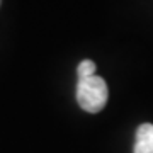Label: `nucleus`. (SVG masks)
I'll return each instance as SVG.
<instances>
[{"instance_id":"nucleus-1","label":"nucleus","mask_w":153,"mask_h":153,"mask_svg":"<svg viewBox=\"0 0 153 153\" xmlns=\"http://www.w3.org/2000/svg\"><path fill=\"white\" fill-rule=\"evenodd\" d=\"M107 99H109V88L102 76H78L76 102L85 112H90V114L100 112L107 104Z\"/></svg>"},{"instance_id":"nucleus-2","label":"nucleus","mask_w":153,"mask_h":153,"mask_svg":"<svg viewBox=\"0 0 153 153\" xmlns=\"http://www.w3.org/2000/svg\"><path fill=\"white\" fill-rule=\"evenodd\" d=\"M134 153H153V124L145 123L136 129Z\"/></svg>"},{"instance_id":"nucleus-3","label":"nucleus","mask_w":153,"mask_h":153,"mask_svg":"<svg viewBox=\"0 0 153 153\" xmlns=\"http://www.w3.org/2000/svg\"><path fill=\"white\" fill-rule=\"evenodd\" d=\"M78 76H88V75H95V63L92 60H83L78 63Z\"/></svg>"},{"instance_id":"nucleus-4","label":"nucleus","mask_w":153,"mask_h":153,"mask_svg":"<svg viewBox=\"0 0 153 153\" xmlns=\"http://www.w3.org/2000/svg\"><path fill=\"white\" fill-rule=\"evenodd\" d=\"M0 2H2V0H0Z\"/></svg>"}]
</instances>
